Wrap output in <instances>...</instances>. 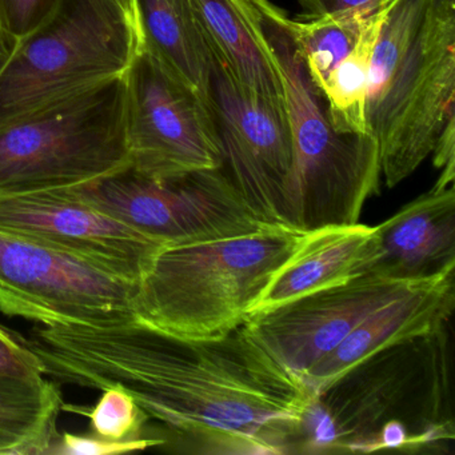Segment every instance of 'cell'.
<instances>
[{
	"instance_id": "cell-1",
	"label": "cell",
	"mask_w": 455,
	"mask_h": 455,
	"mask_svg": "<svg viewBox=\"0 0 455 455\" xmlns=\"http://www.w3.org/2000/svg\"><path fill=\"white\" fill-rule=\"evenodd\" d=\"M46 377L79 387L116 386L148 419L206 452L297 450L311 395L243 326L180 338L137 318L100 326L36 327L26 337Z\"/></svg>"
},
{
	"instance_id": "cell-2",
	"label": "cell",
	"mask_w": 455,
	"mask_h": 455,
	"mask_svg": "<svg viewBox=\"0 0 455 455\" xmlns=\"http://www.w3.org/2000/svg\"><path fill=\"white\" fill-rule=\"evenodd\" d=\"M446 327L378 351L314 396L297 447L372 452L454 439Z\"/></svg>"
},
{
	"instance_id": "cell-3",
	"label": "cell",
	"mask_w": 455,
	"mask_h": 455,
	"mask_svg": "<svg viewBox=\"0 0 455 455\" xmlns=\"http://www.w3.org/2000/svg\"><path fill=\"white\" fill-rule=\"evenodd\" d=\"M454 98L455 0H394L372 50L364 108L388 188L433 153Z\"/></svg>"
},
{
	"instance_id": "cell-4",
	"label": "cell",
	"mask_w": 455,
	"mask_h": 455,
	"mask_svg": "<svg viewBox=\"0 0 455 455\" xmlns=\"http://www.w3.org/2000/svg\"><path fill=\"white\" fill-rule=\"evenodd\" d=\"M284 92L294 148L286 191V222L308 233L359 223L367 199L379 193V150L371 134L338 132L323 92L311 78L289 15L270 0H249Z\"/></svg>"
},
{
	"instance_id": "cell-5",
	"label": "cell",
	"mask_w": 455,
	"mask_h": 455,
	"mask_svg": "<svg viewBox=\"0 0 455 455\" xmlns=\"http://www.w3.org/2000/svg\"><path fill=\"white\" fill-rule=\"evenodd\" d=\"M305 234L268 226L233 238L159 247L137 283L135 318L175 337L228 334L246 322Z\"/></svg>"
},
{
	"instance_id": "cell-6",
	"label": "cell",
	"mask_w": 455,
	"mask_h": 455,
	"mask_svg": "<svg viewBox=\"0 0 455 455\" xmlns=\"http://www.w3.org/2000/svg\"><path fill=\"white\" fill-rule=\"evenodd\" d=\"M140 44L114 0H60L0 68V124L124 76Z\"/></svg>"
},
{
	"instance_id": "cell-7",
	"label": "cell",
	"mask_w": 455,
	"mask_h": 455,
	"mask_svg": "<svg viewBox=\"0 0 455 455\" xmlns=\"http://www.w3.org/2000/svg\"><path fill=\"white\" fill-rule=\"evenodd\" d=\"M124 76L0 124V196L68 190L127 166Z\"/></svg>"
},
{
	"instance_id": "cell-8",
	"label": "cell",
	"mask_w": 455,
	"mask_h": 455,
	"mask_svg": "<svg viewBox=\"0 0 455 455\" xmlns=\"http://www.w3.org/2000/svg\"><path fill=\"white\" fill-rule=\"evenodd\" d=\"M62 191L161 247L233 238L268 228L222 169L151 178L127 164Z\"/></svg>"
},
{
	"instance_id": "cell-9",
	"label": "cell",
	"mask_w": 455,
	"mask_h": 455,
	"mask_svg": "<svg viewBox=\"0 0 455 455\" xmlns=\"http://www.w3.org/2000/svg\"><path fill=\"white\" fill-rule=\"evenodd\" d=\"M129 166L151 178L222 167L209 106L142 44L124 74Z\"/></svg>"
},
{
	"instance_id": "cell-10",
	"label": "cell",
	"mask_w": 455,
	"mask_h": 455,
	"mask_svg": "<svg viewBox=\"0 0 455 455\" xmlns=\"http://www.w3.org/2000/svg\"><path fill=\"white\" fill-rule=\"evenodd\" d=\"M137 284L97 266L0 231V313L44 327L100 326L135 318Z\"/></svg>"
},
{
	"instance_id": "cell-11",
	"label": "cell",
	"mask_w": 455,
	"mask_h": 455,
	"mask_svg": "<svg viewBox=\"0 0 455 455\" xmlns=\"http://www.w3.org/2000/svg\"><path fill=\"white\" fill-rule=\"evenodd\" d=\"M207 44V106L222 153L220 169L258 220L289 228L286 191L294 169V148L286 108L247 92L217 50Z\"/></svg>"
},
{
	"instance_id": "cell-12",
	"label": "cell",
	"mask_w": 455,
	"mask_h": 455,
	"mask_svg": "<svg viewBox=\"0 0 455 455\" xmlns=\"http://www.w3.org/2000/svg\"><path fill=\"white\" fill-rule=\"evenodd\" d=\"M412 283L362 274L252 314L242 326L274 361L302 379L369 314Z\"/></svg>"
},
{
	"instance_id": "cell-13",
	"label": "cell",
	"mask_w": 455,
	"mask_h": 455,
	"mask_svg": "<svg viewBox=\"0 0 455 455\" xmlns=\"http://www.w3.org/2000/svg\"><path fill=\"white\" fill-rule=\"evenodd\" d=\"M0 231L68 252L134 284L161 247L62 190L0 196Z\"/></svg>"
},
{
	"instance_id": "cell-14",
	"label": "cell",
	"mask_w": 455,
	"mask_h": 455,
	"mask_svg": "<svg viewBox=\"0 0 455 455\" xmlns=\"http://www.w3.org/2000/svg\"><path fill=\"white\" fill-rule=\"evenodd\" d=\"M455 268L414 282L366 316L302 380L314 396L378 351L447 326L455 305Z\"/></svg>"
},
{
	"instance_id": "cell-15",
	"label": "cell",
	"mask_w": 455,
	"mask_h": 455,
	"mask_svg": "<svg viewBox=\"0 0 455 455\" xmlns=\"http://www.w3.org/2000/svg\"><path fill=\"white\" fill-rule=\"evenodd\" d=\"M369 274L422 281L455 268V190L431 188L375 228Z\"/></svg>"
},
{
	"instance_id": "cell-16",
	"label": "cell",
	"mask_w": 455,
	"mask_h": 455,
	"mask_svg": "<svg viewBox=\"0 0 455 455\" xmlns=\"http://www.w3.org/2000/svg\"><path fill=\"white\" fill-rule=\"evenodd\" d=\"M375 247V228L361 223L308 231L274 274L250 315L369 273Z\"/></svg>"
},
{
	"instance_id": "cell-17",
	"label": "cell",
	"mask_w": 455,
	"mask_h": 455,
	"mask_svg": "<svg viewBox=\"0 0 455 455\" xmlns=\"http://www.w3.org/2000/svg\"><path fill=\"white\" fill-rule=\"evenodd\" d=\"M207 42L247 92L286 108L283 86L249 0H191Z\"/></svg>"
},
{
	"instance_id": "cell-18",
	"label": "cell",
	"mask_w": 455,
	"mask_h": 455,
	"mask_svg": "<svg viewBox=\"0 0 455 455\" xmlns=\"http://www.w3.org/2000/svg\"><path fill=\"white\" fill-rule=\"evenodd\" d=\"M140 44L207 103L210 50L191 0H134Z\"/></svg>"
},
{
	"instance_id": "cell-19",
	"label": "cell",
	"mask_w": 455,
	"mask_h": 455,
	"mask_svg": "<svg viewBox=\"0 0 455 455\" xmlns=\"http://www.w3.org/2000/svg\"><path fill=\"white\" fill-rule=\"evenodd\" d=\"M62 409L57 380L0 374V455L47 454Z\"/></svg>"
},
{
	"instance_id": "cell-20",
	"label": "cell",
	"mask_w": 455,
	"mask_h": 455,
	"mask_svg": "<svg viewBox=\"0 0 455 455\" xmlns=\"http://www.w3.org/2000/svg\"><path fill=\"white\" fill-rule=\"evenodd\" d=\"M394 0L306 20H289L292 36L305 57L311 78L323 90L334 68L361 39L372 20Z\"/></svg>"
},
{
	"instance_id": "cell-21",
	"label": "cell",
	"mask_w": 455,
	"mask_h": 455,
	"mask_svg": "<svg viewBox=\"0 0 455 455\" xmlns=\"http://www.w3.org/2000/svg\"><path fill=\"white\" fill-rule=\"evenodd\" d=\"M387 10L370 22L353 52L340 60L322 90L329 106L330 121L338 132L370 134L364 113L370 62Z\"/></svg>"
},
{
	"instance_id": "cell-22",
	"label": "cell",
	"mask_w": 455,
	"mask_h": 455,
	"mask_svg": "<svg viewBox=\"0 0 455 455\" xmlns=\"http://www.w3.org/2000/svg\"><path fill=\"white\" fill-rule=\"evenodd\" d=\"M102 391L98 403L84 412L94 435L114 442L140 439L148 415L121 387L111 386Z\"/></svg>"
},
{
	"instance_id": "cell-23",
	"label": "cell",
	"mask_w": 455,
	"mask_h": 455,
	"mask_svg": "<svg viewBox=\"0 0 455 455\" xmlns=\"http://www.w3.org/2000/svg\"><path fill=\"white\" fill-rule=\"evenodd\" d=\"M60 0H0V28L12 42L33 33L52 15Z\"/></svg>"
},
{
	"instance_id": "cell-24",
	"label": "cell",
	"mask_w": 455,
	"mask_h": 455,
	"mask_svg": "<svg viewBox=\"0 0 455 455\" xmlns=\"http://www.w3.org/2000/svg\"><path fill=\"white\" fill-rule=\"evenodd\" d=\"M164 443L158 439L140 438L134 441L114 442L100 436H82L66 433L58 436L50 447L47 454L58 455H105L124 454V452L140 451L148 447Z\"/></svg>"
},
{
	"instance_id": "cell-25",
	"label": "cell",
	"mask_w": 455,
	"mask_h": 455,
	"mask_svg": "<svg viewBox=\"0 0 455 455\" xmlns=\"http://www.w3.org/2000/svg\"><path fill=\"white\" fill-rule=\"evenodd\" d=\"M0 374L31 378L44 375L38 356L28 347L25 335L0 324Z\"/></svg>"
},
{
	"instance_id": "cell-26",
	"label": "cell",
	"mask_w": 455,
	"mask_h": 455,
	"mask_svg": "<svg viewBox=\"0 0 455 455\" xmlns=\"http://www.w3.org/2000/svg\"><path fill=\"white\" fill-rule=\"evenodd\" d=\"M386 0H298L306 18L322 17L346 10L358 9L370 4H382Z\"/></svg>"
},
{
	"instance_id": "cell-27",
	"label": "cell",
	"mask_w": 455,
	"mask_h": 455,
	"mask_svg": "<svg viewBox=\"0 0 455 455\" xmlns=\"http://www.w3.org/2000/svg\"><path fill=\"white\" fill-rule=\"evenodd\" d=\"M12 46H14V42L0 28V68L4 66V63L6 62L7 58H9Z\"/></svg>"
},
{
	"instance_id": "cell-28",
	"label": "cell",
	"mask_w": 455,
	"mask_h": 455,
	"mask_svg": "<svg viewBox=\"0 0 455 455\" xmlns=\"http://www.w3.org/2000/svg\"><path fill=\"white\" fill-rule=\"evenodd\" d=\"M116 4L122 7L127 14L132 17V20H134L135 25H137V18H135V7H134V0H114ZM138 28V25H137Z\"/></svg>"
}]
</instances>
